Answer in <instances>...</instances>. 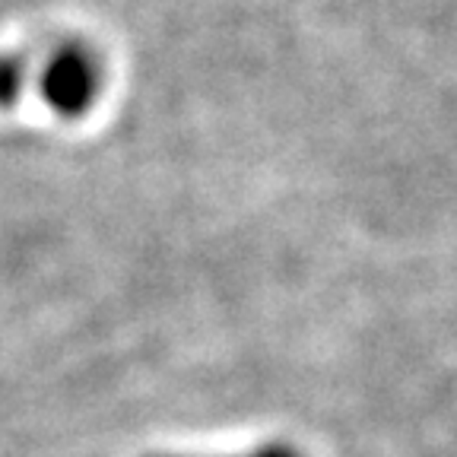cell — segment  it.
<instances>
[{
  "instance_id": "cell-1",
  "label": "cell",
  "mask_w": 457,
  "mask_h": 457,
  "mask_svg": "<svg viewBox=\"0 0 457 457\" xmlns=\"http://www.w3.org/2000/svg\"><path fill=\"white\" fill-rule=\"evenodd\" d=\"M102 61L93 45L64 42L51 51L38 73V96L57 118H83L102 93Z\"/></svg>"
},
{
  "instance_id": "cell-2",
  "label": "cell",
  "mask_w": 457,
  "mask_h": 457,
  "mask_svg": "<svg viewBox=\"0 0 457 457\" xmlns=\"http://www.w3.org/2000/svg\"><path fill=\"white\" fill-rule=\"evenodd\" d=\"M26 86V61L20 54H0V108H13Z\"/></svg>"
},
{
  "instance_id": "cell-3",
  "label": "cell",
  "mask_w": 457,
  "mask_h": 457,
  "mask_svg": "<svg viewBox=\"0 0 457 457\" xmlns=\"http://www.w3.org/2000/svg\"><path fill=\"white\" fill-rule=\"evenodd\" d=\"M242 457H302V454L295 448H289V445H264V448H257Z\"/></svg>"
}]
</instances>
